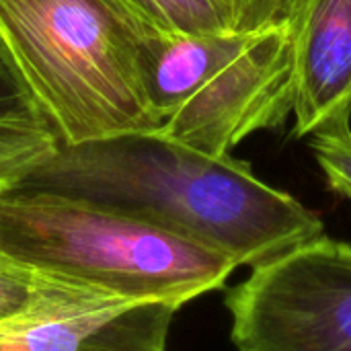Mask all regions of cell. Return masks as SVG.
Returning a JSON list of instances; mask_svg holds the SVG:
<instances>
[{"label":"cell","mask_w":351,"mask_h":351,"mask_svg":"<svg viewBox=\"0 0 351 351\" xmlns=\"http://www.w3.org/2000/svg\"><path fill=\"white\" fill-rule=\"evenodd\" d=\"M6 195H47L121 214L251 269L325 234L315 212L261 181L249 162L210 156L160 130L64 142Z\"/></svg>","instance_id":"6da1fadb"},{"label":"cell","mask_w":351,"mask_h":351,"mask_svg":"<svg viewBox=\"0 0 351 351\" xmlns=\"http://www.w3.org/2000/svg\"><path fill=\"white\" fill-rule=\"evenodd\" d=\"M138 78L162 134L224 156L292 117V29L179 33L152 25L138 43Z\"/></svg>","instance_id":"7a4b0ae2"},{"label":"cell","mask_w":351,"mask_h":351,"mask_svg":"<svg viewBox=\"0 0 351 351\" xmlns=\"http://www.w3.org/2000/svg\"><path fill=\"white\" fill-rule=\"evenodd\" d=\"M0 251L45 276L123 300H189L222 290L237 265L202 245L93 206L0 197Z\"/></svg>","instance_id":"3957f363"},{"label":"cell","mask_w":351,"mask_h":351,"mask_svg":"<svg viewBox=\"0 0 351 351\" xmlns=\"http://www.w3.org/2000/svg\"><path fill=\"white\" fill-rule=\"evenodd\" d=\"M148 27L123 0H0V31L68 144L158 130L138 78Z\"/></svg>","instance_id":"277c9868"},{"label":"cell","mask_w":351,"mask_h":351,"mask_svg":"<svg viewBox=\"0 0 351 351\" xmlns=\"http://www.w3.org/2000/svg\"><path fill=\"white\" fill-rule=\"evenodd\" d=\"M239 351H351V245L327 234L226 292Z\"/></svg>","instance_id":"5b68a950"},{"label":"cell","mask_w":351,"mask_h":351,"mask_svg":"<svg viewBox=\"0 0 351 351\" xmlns=\"http://www.w3.org/2000/svg\"><path fill=\"white\" fill-rule=\"evenodd\" d=\"M292 29V136L351 125V0H298Z\"/></svg>","instance_id":"8992f818"},{"label":"cell","mask_w":351,"mask_h":351,"mask_svg":"<svg viewBox=\"0 0 351 351\" xmlns=\"http://www.w3.org/2000/svg\"><path fill=\"white\" fill-rule=\"evenodd\" d=\"M181 304L101 300L0 329V351H167Z\"/></svg>","instance_id":"52a82bcc"},{"label":"cell","mask_w":351,"mask_h":351,"mask_svg":"<svg viewBox=\"0 0 351 351\" xmlns=\"http://www.w3.org/2000/svg\"><path fill=\"white\" fill-rule=\"evenodd\" d=\"M64 142L0 31V197Z\"/></svg>","instance_id":"ba28073f"},{"label":"cell","mask_w":351,"mask_h":351,"mask_svg":"<svg viewBox=\"0 0 351 351\" xmlns=\"http://www.w3.org/2000/svg\"><path fill=\"white\" fill-rule=\"evenodd\" d=\"M101 300H113V296L45 276L0 251V329Z\"/></svg>","instance_id":"9c48e42d"},{"label":"cell","mask_w":351,"mask_h":351,"mask_svg":"<svg viewBox=\"0 0 351 351\" xmlns=\"http://www.w3.org/2000/svg\"><path fill=\"white\" fill-rule=\"evenodd\" d=\"M140 16L165 31L220 33L232 31L212 0H123Z\"/></svg>","instance_id":"30bf717a"},{"label":"cell","mask_w":351,"mask_h":351,"mask_svg":"<svg viewBox=\"0 0 351 351\" xmlns=\"http://www.w3.org/2000/svg\"><path fill=\"white\" fill-rule=\"evenodd\" d=\"M308 142L327 187L351 202V125L315 134Z\"/></svg>","instance_id":"8fae6325"},{"label":"cell","mask_w":351,"mask_h":351,"mask_svg":"<svg viewBox=\"0 0 351 351\" xmlns=\"http://www.w3.org/2000/svg\"><path fill=\"white\" fill-rule=\"evenodd\" d=\"M232 31H261L290 25L298 0H212Z\"/></svg>","instance_id":"7c38bea8"}]
</instances>
